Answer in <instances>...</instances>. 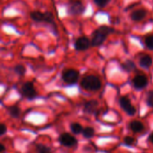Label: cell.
<instances>
[{"mask_svg": "<svg viewBox=\"0 0 153 153\" xmlns=\"http://www.w3.org/2000/svg\"><path fill=\"white\" fill-rule=\"evenodd\" d=\"M115 32V29L107 25H101L99 28H97L92 32V38H91V46L93 47H99L102 45L107 38Z\"/></svg>", "mask_w": 153, "mask_h": 153, "instance_id": "6da1fadb", "label": "cell"}, {"mask_svg": "<svg viewBox=\"0 0 153 153\" xmlns=\"http://www.w3.org/2000/svg\"><path fill=\"white\" fill-rule=\"evenodd\" d=\"M153 63V60L152 56L148 55V54H144L141 57L140 60H139V64L141 67L145 68V69H149L152 67Z\"/></svg>", "mask_w": 153, "mask_h": 153, "instance_id": "4fadbf2b", "label": "cell"}, {"mask_svg": "<svg viewBox=\"0 0 153 153\" xmlns=\"http://www.w3.org/2000/svg\"><path fill=\"white\" fill-rule=\"evenodd\" d=\"M119 106L128 115L133 116L136 113L135 107L132 105L130 99L127 96H121L119 98Z\"/></svg>", "mask_w": 153, "mask_h": 153, "instance_id": "ba28073f", "label": "cell"}, {"mask_svg": "<svg viewBox=\"0 0 153 153\" xmlns=\"http://www.w3.org/2000/svg\"><path fill=\"white\" fill-rule=\"evenodd\" d=\"M124 143L127 146H132L134 143V138L131 136H126L124 139Z\"/></svg>", "mask_w": 153, "mask_h": 153, "instance_id": "cb8c5ba5", "label": "cell"}, {"mask_svg": "<svg viewBox=\"0 0 153 153\" xmlns=\"http://www.w3.org/2000/svg\"><path fill=\"white\" fill-rule=\"evenodd\" d=\"M6 111L8 112L9 115L13 118H18L21 115V110L17 106H11L6 107Z\"/></svg>", "mask_w": 153, "mask_h": 153, "instance_id": "9a60e30c", "label": "cell"}, {"mask_svg": "<svg viewBox=\"0 0 153 153\" xmlns=\"http://www.w3.org/2000/svg\"><path fill=\"white\" fill-rule=\"evenodd\" d=\"M83 127L79 123H73L70 124V130L74 134H81L83 132Z\"/></svg>", "mask_w": 153, "mask_h": 153, "instance_id": "e0dca14e", "label": "cell"}, {"mask_svg": "<svg viewBox=\"0 0 153 153\" xmlns=\"http://www.w3.org/2000/svg\"><path fill=\"white\" fill-rule=\"evenodd\" d=\"M147 15V10L145 9H136L133 11L130 14V17L134 22H140L143 21Z\"/></svg>", "mask_w": 153, "mask_h": 153, "instance_id": "7c38bea8", "label": "cell"}, {"mask_svg": "<svg viewBox=\"0 0 153 153\" xmlns=\"http://www.w3.org/2000/svg\"><path fill=\"white\" fill-rule=\"evenodd\" d=\"M144 43L149 50H153V34H149L145 37Z\"/></svg>", "mask_w": 153, "mask_h": 153, "instance_id": "44dd1931", "label": "cell"}, {"mask_svg": "<svg viewBox=\"0 0 153 153\" xmlns=\"http://www.w3.org/2000/svg\"><path fill=\"white\" fill-rule=\"evenodd\" d=\"M146 103H147L148 106L153 107V90H151L148 92L147 97H146Z\"/></svg>", "mask_w": 153, "mask_h": 153, "instance_id": "603a6c76", "label": "cell"}, {"mask_svg": "<svg viewBox=\"0 0 153 153\" xmlns=\"http://www.w3.org/2000/svg\"><path fill=\"white\" fill-rule=\"evenodd\" d=\"M111 0H93V2L95 3V5L98 6V7H100V8H103L105 6H107L109 2Z\"/></svg>", "mask_w": 153, "mask_h": 153, "instance_id": "7402d4cb", "label": "cell"}, {"mask_svg": "<svg viewBox=\"0 0 153 153\" xmlns=\"http://www.w3.org/2000/svg\"><path fill=\"white\" fill-rule=\"evenodd\" d=\"M21 94L22 96L29 100H32L36 98L38 96V93L32 82H25L21 87Z\"/></svg>", "mask_w": 153, "mask_h": 153, "instance_id": "8992f818", "label": "cell"}, {"mask_svg": "<svg viewBox=\"0 0 153 153\" xmlns=\"http://www.w3.org/2000/svg\"><path fill=\"white\" fill-rule=\"evenodd\" d=\"M91 46V41L86 36H81L74 42V49L77 51H84Z\"/></svg>", "mask_w": 153, "mask_h": 153, "instance_id": "9c48e42d", "label": "cell"}, {"mask_svg": "<svg viewBox=\"0 0 153 153\" xmlns=\"http://www.w3.org/2000/svg\"><path fill=\"white\" fill-rule=\"evenodd\" d=\"M121 67H122V69H123L125 71H126V72H132V71H134V70L135 69L136 65H135V63H134L133 60H126L124 63H122Z\"/></svg>", "mask_w": 153, "mask_h": 153, "instance_id": "2e32d148", "label": "cell"}, {"mask_svg": "<svg viewBox=\"0 0 153 153\" xmlns=\"http://www.w3.org/2000/svg\"><path fill=\"white\" fill-rule=\"evenodd\" d=\"M35 150H36L37 153H53L52 150L49 147H48L42 143L35 144Z\"/></svg>", "mask_w": 153, "mask_h": 153, "instance_id": "ac0fdd59", "label": "cell"}, {"mask_svg": "<svg viewBox=\"0 0 153 153\" xmlns=\"http://www.w3.org/2000/svg\"><path fill=\"white\" fill-rule=\"evenodd\" d=\"M148 83H149L148 78L143 74L135 76L133 79V85H134V88H136L138 90L143 89L144 87H146L148 86Z\"/></svg>", "mask_w": 153, "mask_h": 153, "instance_id": "30bf717a", "label": "cell"}, {"mask_svg": "<svg viewBox=\"0 0 153 153\" xmlns=\"http://www.w3.org/2000/svg\"><path fill=\"white\" fill-rule=\"evenodd\" d=\"M30 17L36 23H48L54 27L56 30V23H55V18L54 15L51 12H40V11H32L30 13Z\"/></svg>", "mask_w": 153, "mask_h": 153, "instance_id": "3957f363", "label": "cell"}, {"mask_svg": "<svg viewBox=\"0 0 153 153\" xmlns=\"http://www.w3.org/2000/svg\"><path fill=\"white\" fill-rule=\"evenodd\" d=\"M80 85L87 91H98L101 88L102 82L99 77L95 75H88L81 80Z\"/></svg>", "mask_w": 153, "mask_h": 153, "instance_id": "7a4b0ae2", "label": "cell"}, {"mask_svg": "<svg viewBox=\"0 0 153 153\" xmlns=\"http://www.w3.org/2000/svg\"><path fill=\"white\" fill-rule=\"evenodd\" d=\"M80 77V73L78 70L74 69H67L62 73V79L65 83L73 85L78 82Z\"/></svg>", "mask_w": 153, "mask_h": 153, "instance_id": "5b68a950", "label": "cell"}, {"mask_svg": "<svg viewBox=\"0 0 153 153\" xmlns=\"http://www.w3.org/2000/svg\"><path fill=\"white\" fill-rule=\"evenodd\" d=\"M58 142L62 146L67 147V148L74 147L78 142L77 139L74 136H73L72 134L68 133H64L60 134L59 137H58Z\"/></svg>", "mask_w": 153, "mask_h": 153, "instance_id": "52a82bcc", "label": "cell"}, {"mask_svg": "<svg viewBox=\"0 0 153 153\" xmlns=\"http://www.w3.org/2000/svg\"><path fill=\"white\" fill-rule=\"evenodd\" d=\"M0 153H5V147L3 143H0Z\"/></svg>", "mask_w": 153, "mask_h": 153, "instance_id": "484cf974", "label": "cell"}, {"mask_svg": "<svg viewBox=\"0 0 153 153\" xmlns=\"http://www.w3.org/2000/svg\"><path fill=\"white\" fill-rule=\"evenodd\" d=\"M13 70L18 76H24V74L26 72V69L22 64H17L16 66H14Z\"/></svg>", "mask_w": 153, "mask_h": 153, "instance_id": "ffe728a7", "label": "cell"}, {"mask_svg": "<svg viewBox=\"0 0 153 153\" xmlns=\"http://www.w3.org/2000/svg\"><path fill=\"white\" fill-rule=\"evenodd\" d=\"M94 134H95V130H94V128L88 126V127H86V128L83 129L82 135H83L84 138H86V139H91V137L94 136Z\"/></svg>", "mask_w": 153, "mask_h": 153, "instance_id": "d6986e66", "label": "cell"}, {"mask_svg": "<svg viewBox=\"0 0 153 153\" xmlns=\"http://www.w3.org/2000/svg\"><path fill=\"white\" fill-rule=\"evenodd\" d=\"M7 133V127L4 124H1L0 125V135L4 136Z\"/></svg>", "mask_w": 153, "mask_h": 153, "instance_id": "d4e9b609", "label": "cell"}, {"mask_svg": "<svg viewBox=\"0 0 153 153\" xmlns=\"http://www.w3.org/2000/svg\"><path fill=\"white\" fill-rule=\"evenodd\" d=\"M129 128L134 133H141L144 130V125L142 122L134 120L129 124Z\"/></svg>", "mask_w": 153, "mask_h": 153, "instance_id": "5bb4252c", "label": "cell"}, {"mask_svg": "<svg viewBox=\"0 0 153 153\" xmlns=\"http://www.w3.org/2000/svg\"><path fill=\"white\" fill-rule=\"evenodd\" d=\"M149 142H151L153 144V133H152L149 136Z\"/></svg>", "mask_w": 153, "mask_h": 153, "instance_id": "4316f807", "label": "cell"}, {"mask_svg": "<svg viewBox=\"0 0 153 153\" xmlns=\"http://www.w3.org/2000/svg\"><path fill=\"white\" fill-rule=\"evenodd\" d=\"M99 108V103L96 100H90L84 103L83 106V111L86 114L89 115H94L98 111Z\"/></svg>", "mask_w": 153, "mask_h": 153, "instance_id": "8fae6325", "label": "cell"}, {"mask_svg": "<svg viewBox=\"0 0 153 153\" xmlns=\"http://www.w3.org/2000/svg\"><path fill=\"white\" fill-rule=\"evenodd\" d=\"M85 6L82 0H68L67 12L71 15H81L84 13Z\"/></svg>", "mask_w": 153, "mask_h": 153, "instance_id": "277c9868", "label": "cell"}]
</instances>
